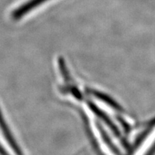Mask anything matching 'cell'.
<instances>
[{
  "mask_svg": "<svg viewBox=\"0 0 155 155\" xmlns=\"http://www.w3.org/2000/svg\"><path fill=\"white\" fill-rule=\"evenodd\" d=\"M88 105L89 107H90L92 111H94V113L100 118V119H101L103 121H105V123L106 124H107L108 127L111 128V129L112 130V131L114 133V134H115L116 137H118V138L120 139V140H121L122 142L124 143L123 144L126 147H127L128 145H127V144H126V141H124V139L122 138L121 134V133L119 132V129H118V128L116 127L115 124H114L113 122H112L111 120L109 119V117H108V116L106 115V114L104 113V111H102L100 108H98V107H97L95 104H93V103L88 102Z\"/></svg>",
  "mask_w": 155,
  "mask_h": 155,
  "instance_id": "1",
  "label": "cell"
},
{
  "mask_svg": "<svg viewBox=\"0 0 155 155\" xmlns=\"http://www.w3.org/2000/svg\"><path fill=\"white\" fill-rule=\"evenodd\" d=\"M0 129L2 131V134L5 136V139L8 141L12 148L15 150V152L17 154H22V151L20 150V147L17 144L16 140L15 139V137H13L12 134L11 133V131L9 129L8 125H7V122L5 121V119H4L3 114L2 113L1 109H0Z\"/></svg>",
  "mask_w": 155,
  "mask_h": 155,
  "instance_id": "2",
  "label": "cell"
},
{
  "mask_svg": "<svg viewBox=\"0 0 155 155\" xmlns=\"http://www.w3.org/2000/svg\"><path fill=\"white\" fill-rule=\"evenodd\" d=\"M46 1H48V0H30L28 2L21 5L19 8L15 9L13 12L12 16L13 19H16V20L19 19L21 17L26 15L27 13L30 12L32 9L35 8L38 6L41 5V4Z\"/></svg>",
  "mask_w": 155,
  "mask_h": 155,
  "instance_id": "3",
  "label": "cell"
},
{
  "mask_svg": "<svg viewBox=\"0 0 155 155\" xmlns=\"http://www.w3.org/2000/svg\"><path fill=\"white\" fill-rule=\"evenodd\" d=\"M91 94H94V96H96L97 98L101 100L102 101H104L105 103H106V104H108L110 106H111L112 108H115V109L117 110V111H122V108L121 106H120L116 101H114L111 98H110L109 96H108L107 95L102 94V93H101L99 91H91Z\"/></svg>",
  "mask_w": 155,
  "mask_h": 155,
  "instance_id": "4",
  "label": "cell"
},
{
  "mask_svg": "<svg viewBox=\"0 0 155 155\" xmlns=\"http://www.w3.org/2000/svg\"><path fill=\"white\" fill-rule=\"evenodd\" d=\"M98 129H99V131H100V132H101V134L103 139H104V140L105 141V142L106 143V144L108 145V147H109L110 148L113 149V150H117V148H116V147L113 144V142H112L111 139L108 138V135L106 134V131H104V129H103V128L101 127V126L100 124H98Z\"/></svg>",
  "mask_w": 155,
  "mask_h": 155,
  "instance_id": "5",
  "label": "cell"
},
{
  "mask_svg": "<svg viewBox=\"0 0 155 155\" xmlns=\"http://www.w3.org/2000/svg\"><path fill=\"white\" fill-rule=\"evenodd\" d=\"M5 153H7V152H5L3 147L0 145V154H5Z\"/></svg>",
  "mask_w": 155,
  "mask_h": 155,
  "instance_id": "6",
  "label": "cell"
},
{
  "mask_svg": "<svg viewBox=\"0 0 155 155\" xmlns=\"http://www.w3.org/2000/svg\"><path fill=\"white\" fill-rule=\"evenodd\" d=\"M152 150H155V144L152 147Z\"/></svg>",
  "mask_w": 155,
  "mask_h": 155,
  "instance_id": "7",
  "label": "cell"
}]
</instances>
